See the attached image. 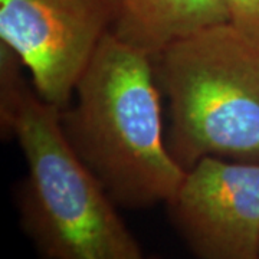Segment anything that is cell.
Segmentation results:
<instances>
[{"label": "cell", "instance_id": "cell-1", "mask_svg": "<svg viewBox=\"0 0 259 259\" xmlns=\"http://www.w3.org/2000/svg\"><path fill=\"white\" fill-rule=\"evenodd\" d=\"M61 124L112 202L167 204L186 170L167 147L153 56L108 32L75 85Z\"/></svg>", "mask_w": 259, "mask_h": 259}, {"label": "cell", "instance_id": "cell-2", "mask_svg": "<svg viewBox=\"0 0 259 259\" xmlns=\"http://www.w3.org/2000/svg\"><path fill=\"white\" fill-rule=\"evenodd\" d=\"M168 111L167 147L185 170L204 157L259 161V45L231 22L153 56Z\"/></svg>", "mask_w": 259, "mask_h": 259}, {"label": "cell", "instance_id": "cell-3", "mask_svg": "<svg viewBox=\"0 0 259 259\" xmlns=\"http://www.w3.org/2000/svg\"><path fill=\"white\" fill-rule=\"evenodd\" d=\"M26 163L20 225L44 259H144L110 194L65 136L61 110L29 85L13 121Z\"/></svg>", "mask_w": 259, "mask_h": 259}, {"label": "cell", "instance_id": "cell-4", "mask_svg": "<svg viewBox=\"0 0 259 259\" xmlns=\"http://www.w3.org/2000/svg\"><path fill=\"white\" fill-rule=\"evenodd\" d=\"M112 23L111 0H0V44L22 61L37 95L59 110Z\"/></svg>", "mask_w": 259, "mask_h": 259}, {"label": "cell", "instance_id": "cell-5", "mask_svg": "<svg viewBox=\"0 0 259 259\" xmlns=\"http://www.w3.org/2000/svg\"><path fill=\"white\" fill-rule=\"evenodd\" d=\"M166 206L197 259H259V161L202 158Z\"/></svg>", "mask_w": 259, "mask_h": 259}, {"label": "cell", "instance_id": "cell-6", "mask_svg": "<svg viewBox=\"0 0 259 259\" xmlns=\"http://www.w3.org/2000/svg\"><path fill=\"white\" fill-rule=\"evenodd\" d=\"M111 3L112 33L151 56L199 29L229 22L222 0H111Z\"/></svg>", "mask_w": 259, "mask_h": 259}, {"label": "cell", "instance_id": "cell-7", "mask_svg": "<svg viewBox=\"0 0 259 259\" xmlns=\"http://www.w3.org/2000/svg\"><path fill=\"white\" fill-rule=\"evenodd\" d=\"M22 69L25 66L18 55L0 44V130L3 139H12L13 121L29 87Z\"/></svg>", "mask_w": 259, "mask_h": 259}, {"label": "cell", "instance_id": "cell-8", "mask_svg": "<svg viewBox=\"0 0 259 259\" xmlns=\"http://www.w3.org/2000/svg\"><path fill=\"white\" fill-rule=\"evenodd\" d=\"M229 22L259 45V0H222Z\"/></svg>", "mask_w": 259, "mask_h": 259}, {"label": "cell", "instance_id": "cell-9", "mask_svg": "<svg viewBox=\"0 0 259 259\" xmlns=\"http://www.w3.org/2000/svg\"><path fill=\"white\" fill-rule=\"evenodd\" d=\"M144 259H161V258H158V256H148V258H144Z\"/></svg>", "mask_w": 259, "mask_h": 259}]
</instances>
